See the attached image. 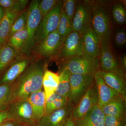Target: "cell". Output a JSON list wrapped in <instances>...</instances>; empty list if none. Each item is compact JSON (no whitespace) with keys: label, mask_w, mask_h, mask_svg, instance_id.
Segmentation results:
<instances>
[{"label":"cell","mask_w":126,"mask_h":126,"mask_svg":"<svg viewBox=\"0 0 126 126\" xmlns=\"http://www.w3.org/2000/svg\"><path fill=\"white\" fill-rule=\"evenodd\" d=\"M94 81L98 97V105L101 108L113 99L121 96L116 90L106 83L98 72L94 75Z\"/></svg>","instance_id":"obj_15"},{"label":"cell","mask_w":126,"mask_h":126,"mask_svg":"<svg viewBox=\"0 0 126 126\" xmlns=\"http://www.w3.org/2000/svg\"><path fill=\"white\" fill-rule=\"evenodd\" d=\"M98 97L94 81L81 100L74 107L72 115L76 120L80 119L97 105Z\"/></svg>","instance_id":"obj_13"},{"label":"cell","mask_w":126,"mask_h":126,"mask_svg":"<svg viewBox=\"0 0 126 126\" xmlns=\"http://www.w3.org/2000/svg\"><path fill=\"white\" fill-rule=\"evenodd\" d=\"M20 53L7 43L0 45V77Z\"/></svg>","instance_id":"obj_22"},{"label":"cell","mask_w":126,"mask_h":126,"mask_svg":"<svg viewBox=\"0 0 126 126\" xmlns=\"http://www.w3.org/2000/svg\"><path fill=\"white\" fill-rule=\"evenodd\" d=\"M126 124V118L105 115L104 126H124Z\"/></svg>","instance_id":"obj_33"},{"label":"cell","mask_w":126,"mask_h":126,"mask_svg":"<svg viewBox=\"0 0 126 126\" xmlns=\"http://www.w3.org/2000/svg\"><path fill=\"white\" fill-rule=\"evenodd\" d=\"M39 2L37 0L32 1L27 10L26 28L28 36L24 47L21 52V53L27 55H31L35 47V36L42 19L39 9Z\"/></svg>","instance_id":"obj_5"},{"label":"cell","mask_w":126,"mask_h":126,"mask_svg":"<svg viewBox=\"0 0 126 126\" xmlns=\"http://www.w3.org/2000/svg\"><path fill=\"white\" fill-rule=\"evenodd\" d=\"M29 2L28 0H14L11 9L19 13L25 8Z\"/></svg>","instance_id":"obj_35"},{"label":"cell","mask_w":126,"mask_h":126,"mask_svg":"<svg viewBox=\"0 0 126 126\" xmlns=\"http://www.w3.org/2000/svg\"><path fill=\"white\" fill-rule=\"evenodd\" d=\"M74 106L68 102L66 106L45 115L37 122L36 126H64L72 113Z\"/></svg>","instance_id":"obj_14"},{"label":"cell","mask_w":126,"mask_h":126,"mask_svg":"<svg viewBox=\"0 0 126 126\" xmlns=\"http://www.w3.org/2000/svg\"><path fill=\"white\" fill-rule=\"evenodd\" d=\"M7 119V115L6 111L0 112V126Z\"/></svg>","instance_id":"obj_39"},{"label":"cell","mask_w":126,"mask_h":126,"mask_svg":"<svg viewBox=\"0 0 126 126\" xmlns=\"http://www.w3.org/2000/svg\"><path fill=\"white\" fill-rule=\"evenodd\" d=\"M78 1L79 0H64L63 1V10L72 22Z\"/></svg>","instance_id":"obj_32"},{"label":"cell","mask_w":126,"mask_h":126,"mask_svg":"<svg viewBox=\"0 0 126 126\" xmlns=\"http://www.w3.org/2000/svg\"><path fill=\"white\" fill-rule=\"evenodd\" d=\"M58 0H43L39 2L38 7L42 18L49 14L58 3Z\"/></svg>","instance_id":"obj_31"},{"label":"cell","mask_w":126,"mask_h":126,"mask_svg":"<svg viewBox=\"0 0 126 126\" xmlns=\"http://www.w3.org/2000/svg\"><path fill=\"white\" fill-rule=\"evenodd\" d=\"M59 82V76L46 69L43 77V88L45 94L46 100L56 92Z\"/></svg>","instance_id":"obj_23"},{"label":"cell","mask_w":126,"mask_h":126,"mask_svg":"<svg viewBox=\"0 0 126 126\" xmlns=\"http://www.w3.org/2000/svg\"><path fill=\"white\" fill-rule=\"evenodd\" d=\"M11 85H0V112L6 111L10 103Z\"/></svg>","instance_id":"obj_29"},{"label":"cell","mask_w":126,"mask_h":126,"mask_svg":"<svg viewBox=\"0 0 126 126\" xmlns=\"http://www.w3.org/2000/svg\"><path fill=\"white\" fill-rule=\"evenodd\" d=\"M5 10L0 6V22L4 16L5 14Z\"/></svg>","instance_id":"obj_41"},{"label":"cell","mask_w":126,"mask_h":126,"mask_svg":"<svg viewBox=\"0 0 126 126\" xmlns=\"http://www.w3.org/2000/svg\"><path fill=\"white\" fill-rule=\"evenodd\" d=\"M83 54L82 36L73 31L63 41L59 50L53 60L60 64L69 59Z\"/></svg>","instance_id":"obj_6"},{"label":"cell","mask_w":126,"mask_h":126,"mask_svg":"<svg viewBox=\"0 0 126 126\" xmlns=\"http://www.w3.org/2000/svg\"><path fill=\"white\" fill-rule=\"evenodd\" d=\"M68 103L67 98L54 93L46 100L45 114H49L63 107Z\"/></svg>","instance_id":"obj_25"},{"label":"cell","mask_w":126,"mask_h":126,"mask_svg":"<svg viewBox=\"0 0 126 126\" xmlns=\"http://www.w3.org/2000/svg\"><path fill=\"white\" fill-rule=\"evenodd\" d=\"M98 73L108 86L116 90L126 100V79L112 73L99 70Z\"/></svg>","instance_id":"obj_21"},{"label":"cell","mask_w":126,"mask_h":126,"mask_svg":"<svg viewBox=\"0 0 126 126\" xmlns=\"http://www.w3.org/2000/svg\"><path fill=\"white\" fill-rule=\"evenodd\" d=\"M94 82V76L88 74H71L70 92L68 101L74 106L79 101Z\"/></svg>","instance_id":"obj_12"},{"label":"cell","mask_w":126,"mask_h":126,"mask_svg":"<svg viewBox=\"0 0 126 126\" xmlns=\"http://www.w3.org/2000/svg\"><path fill=\"white\" fill-rule=\"evenodd\" d=\"M119 63L120 66L124 71L126 69V54L122 55L119 57Z\"/></svg>","instance_id":"obj_38"},{"label":"cell","mask_w":126,"mask_h":126,"mask_svg":"<svg viewBox=\"0 0 126 126\" xmlns=\"http://www.w3.org/2000/svg\"><path fill=\"white\" fill-rule=\"evenodd\" d=\"M5 14L0 22V45L7 43L14 21L19 15L12 9H5Z\"/></svg>","instance_id":"obj_20"},{"label":"cell","mask_w":126,"mask_h":126,"mask_svg":"<svg viewBox=\"0 0 126 126\" xmlns=\"http://www.w3.org/2000/svg\"><path fill=\"white\" fill-rule=\"evenodd\" d=\"M14 0H0V6L4 9H11Z\"/></svg>","instance_id":"obj_36"},{"label":"cell","mask_w":126,"mask_h":126,"mask_svg":"<svg viewBox=\"0 0 126 126\" xmlns=\"http://www.w3.org/2000/svg\"><path fill=\"white\" fill-rule=\"evenodd\" d=\"M64 69L71 74H88L94 76L100 70L98 58L87 54L75 56L59 64V71Z\"/></svg>","instance_id":"obj_3"},{"label":"cell","mask_w":126,"mask_h":126,"mask_svg":"<svg viewBox=\"0 0 126 126\" xmlns=\"http://www.w3.org/2000/svg\"></svg>","instance_id":"obj_42"},{"label":"cell","mask_w":126,"mask_h":126,"mask_svg":"<svg viewBox=\"0 0 126 126\" xmlns=\"http://www.w3.org/2000/svg\"><path fill=\"white\" fill-rule=\"evenodd\" d=\"M7 119L24 126H36L31 105L27 99L11 102L6 110Z\"/></svg>","instance_id":"obj_8"},{"label":"cell","mask_w":126,"mask_h":126,"mask_svg":"<svg viewBox=\"0 0 126 126\" xmlns=\"http://www.w3.org/2000/svg\"><path fill=\"white\" fill-rule=\"evenodd\" d=\"M82 36L83 54L94 58H99L101 54V41L92 28Z\"/></svg>","instance_id":"obj_16"},{"label":"cell","mask_w":126,"mask_h":126,"mask_svg":"<svg viewBox=\"0 0 126 126\" xmlns=\"http://www.w3.org/2000/svg\"><path fill=\"white\" fill-rule=\"evenodd\" d=\"M124 126H126V124H125V125H124Z\"/></svg>","instance_id":"obj_43"},{"label":"cell","mask_w":126,"mask_h":126,"mask_svg":"<svg viewBox=\"0 0 126 126\" xmlns=\"http://www.w3.org/2000/svg\"><path fill=\"white\" fill-rule=\"evenodd\" d=\"M28 34L26 27L16 32L8 39L7 44L21 52L27 41Z\"/></svg>","instance_id":"obj_26"},{"label":"cell","mask_w":126,"mask_h":126,"mask_svg":"<svg viewBox=\"0 0 126 126\" xmlns=\"http://www.w3.org/2000/svg\"><path fill=\"white\" fill-rule=\"evenodd\" d=\"M63 43L61 36L56 30L35 46L32 53L36 58H43L48 62L54 59Z\"/></svg>","instance_id":"obj_7"},{"label":"cell","mask_w":126,"mask_h":126,"mask_svg":"<svg viewBox=\"0 0 126 126\" xmlns=\"http://www.w3.org/2000/svg\"><path fill=\"white\" fill-rule=\"evenodd\" d=\"M126 99L120 96L113 99L102 107L104 115L121 118H125Z\"/></svg>","instance_id":"obj_19"},{"label":"cell","mask_w":126,"mask_h":126,"mask_svg":"<svg viewBox=\"0 0 126 126\" xmlns=\"http://www.w3.org/2000/svg\"><path fill=\"white\" fill-rule=\"evenodd\" d=\"M112 16L113 21L117 24L122 26L126 21V5L121 1H116L112 6Z\"/></svg>","instance_id":"obj_27"},{"label":"cell","mask_w":126,"mask_h":126,"mask_svg":"<svg viewBox=\"0 0 126 126\" xmlns=\"http://www.w3.org/2000/svg\"><path fill=\"white\" fill-rule=\"evenodd\" d=\"M64 126H75V120L73 117L72 113L68 119L67 123Z\"/></svg>","instance_id":"obj_40"},{"label":"cell","mask_w":126,"mask_h":126,"mask_svg":"<svg viewBox=\"0 0 126 126\" xmlns=\"http://www.w3.org/2000/svg\"><path fill=\"white\" fill-rule=\"evenodd\" d=\"M31 105L36 123L45 114L46 98L43 88L32 94L27 98Z\"/></svg>","instance_id":"obj_18"},{"label":"cell","mask_w":126,"mask_h":126,"mask_svg":"<svg viewBox=\"0 0 126 126\" xmlns=\"http://www.w3.org/2000/svg\"><path fill=\"white\" fill-rule=\"evenodd\" d=\"M105 115L97 105L80 119L75 120L76 126H104Z\"/></svg>","instance_id":"obj_17"},{"label":"cell","mask_w":126,"mask_h":126,"mask_svg":"<svg viewBox=\"0 0 126 126\" xmlns=\"http://www.w3.org/2000/svg\"><path fill=\"white\" fill-rule=\"evenodd\" d=\"M92 0L79 1L72 20V29L83 35L91 28Z\"/></svg>","instance_id":"obj_9"},{"label":"cell","mask_w":126,"mask_h":126,"mask_svg":"<svg viewBox=\"0 0 126 126\" xmlns=\"http://www.w3.org/2000/svg\"><path fill=\"white\" fill-rule=\"evenodd\" d=\"M59 82L56 93L68 98L70 92V78L71 74L67 69H64L59 72Z\"/></svg>","instance_id":"obj_24"},{"label":"cell","mask_w":126,"mask_h":126,"mask_svg":"<svg viewBox=\"0 0 126 126\" xmlns=\"http://www.w3.org/2000/svg\"><path fill=\"white\" fill-rule=\"evenodd\" d=\"M91 28L100 41L111 40L112 24L108 4L105 1L92 0Z\"/></svg>","instance_id":"obj_2"},{"label":"cell","mask_w":126,"mask_h":126,"mask_svg":"<svg viewBox=\"0 0 126 126\" xmlns=\"http://www.w3.org/2000/svg\"><path fill=\"white\" fill-rule=\"evenodd\" d=\"M63 5V1H59L56 7L45 17L42 18L35 36V46L45 38L49 34L57 30Z\"/></svg>","instance_id":"obj_11"},{"label":"cell","mask_w":126,"mask_h":126,"mask_svg":"<svg viewBox=\"0 0 126 126\" xmlns=\"http://www.w3.org/2000/svg\"><path fill=\"white\" fill-rule=\"evenodd\" d=\"M114 40L116 46L118 47H122L126 44V33L123 29L118 30L115 33Z\"/></svg>","instance_id":"obj_34"},{"label":"cell","mask_w":126,"mask_h":126,"mask_svg":"<svg viewBox=\"0 0 126 126\" xmlns=\"http://www.w3.org/2000/svg\"><path fill=\"white\" fill-rule=\"evenodd\" d=\"M57 30L63 41L69 34L73 31L72 21L65 15L63 8Z\"/></svg>","instance_id":"obj_28"},{"label":"cell","mask_w":126,"mask_h":126,"mask_svg":"<svg viewBox=\"0 0 126 126\" xmlns=\"http://www.w3.org/2000/svg\"><path fill=\"white\" fill-rule=\"evenodd\" d=\"M27 15V11L23 12L20 14L18 15V16L14 21L12 26L9 38L14 33L21 30L26 27Z\"/></svg>","instance_id":"obj_30"},{"label":"cell","mask_w":126,"mask_h":126,"mask_svg":"<svg viewBox=\"0 0 126 126\" xmlns=\"http://www.w3.org/2000/svg\"><path fill=\"white\" fill-rule=\"evenodd\" d=\"M98 59L100 71L113 73L126 79V72L120 66L119 57L113 49L111 40L101 41V54Z\"/></svg>","instance_id":"obj_4"},{"label":"cell","mask_w":126,"mask_h":126,"mask_svg":"<svg viewBox=\"0 0 126 126\" xmlns=\"http://www.w3.org/2000/svg\"><path fill=\"white\" fill-rule=\"evenodd\" d=\"M0 126H24L23 124L10 119H7Z\"/></svg>","instance_id":"obj_37"},{"label":"cell","mask_w":126,"mask_h":126,"mask_svg":"<svg viewBox=\"0 0 126 126\" xmlns=\"http://www.w3.org/2000/svg\"><path fill=\"white\" fill-rule=\"evenodd\" d=\"M36 58L20 53L0 77V85H12Z\"/></svg>","instance_id":"obj_10"},{"label":"cell","mask_w":126,"mask_h":126,"mask_svg":"<svg viewBox=\"0 0 126 126\" xmlns=\"http://www.w3.org/2000/svg\"><path fill=\"white\" fill-rule=\"evenodd\" d=\"M48 62L36 58L11 85L10 102L27 99L30 95L43 89V77Z\"/></svg>","instance_id":"obj_1"}]
</instances>
